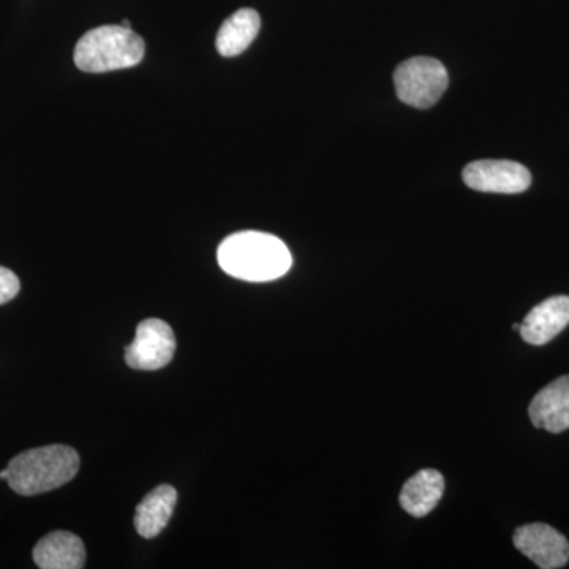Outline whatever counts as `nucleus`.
<instances>
[{"mask_svg": "<svg viewBox=\"0 0 569 569\" xmlns=\"http://www.w3.org/2000/svg\"><path fill=\"white\" fill-rule=\"evenodd\" d=\"M9 486L20 496L32 497L50 492L70 482L80 470V456L63 445L29 449L11 459Z\"/></svg>", "mask_w": 569, "mask_h": 569, "instance_id": "obj_2", "label": "nucleus"}, {"mask_svg": "<svg viewBox=\"0 0 569 569\" xmlns=\"http://www.w3.org/2000/svg\"><path fill=\"white\" fill-rule=\"evenodd\" d=\"M569 325V296H552L533 307L520 325V336L535 347L546 346Z\"/></svg>", "mask_w": 569, "mask_h": 569, "instance_id": "obj_8", "label": "nucleus"}, {"mask_svg": "<svg viewBox=\"0 0 569 569\" xmlns=\"http://www.w3.org/2000/svg\"><path fill=\"white\" fill-rule=\"evenodd\" d=\"M0 479H3V481H7V479H9V470H2L0 471Z\"/></svg>", "mask_w": 569, "mask_h": 569, "instance_id": "obj_15", "label": "nucleus"}, {"mask_svg": "<svg viewBox=\"0 0 569 569\" xmlns=\"http://www.w3.org/2000/svg\"><path fill=\"white\" fill-rule=\"evenodd\" d=\"M32 556L41 569H80L86 563L84 545L70 531H52L41 538Z\"/></svg>", "mask_w": 569, "mask_h": 569, "instance_id": "obj_10", "label": "nucleus"}, {"mask_svg": "<svg viewBox=\"0 0 569 569\" xmlns=\"http://www.w3.org/2000/svg\"><path fill=\"white\" fill-rule=\"evenodd\" d=\"M443 492V475L432 468H426V470L418 471L403 485L402 492H400V505L408 515L415 516V518H425L436 509Z\"/></svg>", "mask_w": 569, "mask_h": 569, "instance_id": "obj_11", "label": "nucleus"}, {"mask_svg": "<svg viewBox=\"0 0 569 569\" xmlns=\"http://www.w3.org/2000/svg\"><path fill=\"white\" fill-rule=\"evenodd\" d=\"M260 14L252 9H241L231 14L223 22L219 33H217V51L223 58H234L241 54L252 44L260 32Z\"/></svg>", "mask_w": 569, "mask_h": 569, "instance_id": "obj_13", "label": "nucleus"}, {"mask_svg": "<svg viewBox=\"0 0 569 569\" xmlns=\"http://www.w3.org/2000/svg\"><path fill=\"white\" fill-rule=\"evenodd\" d=\"M400 102L427 110L441 99L448 89L447 67L432 58H413L400 63L395 73Z\"/></svg>", "mask_w": 569, "mask_h": 569, "instance_id": "obj_4", "label": "nucleus"}, {"mask_svg": "<svg viewBox=\"0 0 569 569\" xmlns=\"http://www.w3.org/2000/svg\"><path fill=\"white\" fill-rule=\"evenodd\" d=\"M121 26H122V28H126V29H132V24H130V21H127V20H123L121 22Z\"/></svg>", "mask_w": 569, "mask_h": 569, "instance_id": "obj_16", "label": "nucleus"}, {"mask_svg": "<svg viewBox=\"0 0 569 569\" xmlns=\"http://www.w3.org/2000/svg\"><path fill=\"white\" fill-rule=\"evenodd\" d=\"M512 329H515V331H519V329H520V325H518V323L512 325Z\"/></svg>", "mask_w": 569, "mask_h": 569, "instance_id": "obj_17", "label": "nucleus"}, {"mask_svg": "<svg viewBox=\"0 0 569 569\" xmlns=\"http://www.w3.org/2000/svg\"><path fill=\"white\" fill-rule=\"evenodd\" d=\"M516 549L542 569L563 568L569 560L568 539L548 526V523H529L515 531Z\"/></svg>", "mask_w": 569, "mask_h": 569, "instance_id": "obj_7", "label": "nucleus"}, {"mask_svg": "<svg viewBox=\"0 0 569 569\" xmlns=\"http://www.w3.org/2000/svg\"><path fill=\"white\" fill-rule=\"evenodd\" d=\"M20 279L10 269L0 266V306L7 305L20 293Z\"/></svg>", "mask_w": 569, "mask_h": 569, "instance_id": "obj_14", "label": "nucleus"}, {"mask_svg": "<svg viewBox=\"0 0 569 569\" xmlns=\"http://www.w3.org/2000/svg\"><path fill=\"white\" fill-rule=\"evenodd\" d=\"M178 503V492L171 486L162 485L142 498L134 515V529L142 538L151 539L162 533L170 522Z\"/></svg>", "mask_w": 569, "mask_h": 569, "instance_id": "obj_12", "label": "nucleus"}, {"mask_svg": "<svg viewBox=\"0 0 569 569\" xmlns=\"http://www.w3.org/2000/svg\"><path fill=\"white\" fill-rule=\"evenodd\" d=\"M174 353L173 329L164 321L151 318L138 325L133 342L126 348V362L132 369L153 372L170 365Z\"/></svg>", "mask_w": 569, "mask_h": 569, "instance_id": "obj_5", "label": "nucleus"}, {"mask_svg": "<svg viewBox=\"0 0 569 569\" xmlns=\"http://www.w3.org/2000/svg\"><path fill=\"white\" fill-rule=\"evenodd\" d=\"M220 268L246 282H271L290 271V250L276 236L241 231L228 236L217 250Z\"/></svg>", "mask_w": 569, "mask_h": 569, "instance_id": "obj_1", "label": "nucleus"}, {"mask_svg": "<svg viewBox=\"0 0 569 569\" xmlns=\"http://www.w3.org/2000/svg\"><path fill=\"white\" fill-rule=\"evenodd\" d=\"M462 178L470 189L488 193H522L531 183L530 171L511 160H479L463 168Z\"/></svg>", "mask_w": 569, "mask_h": 569, "instance_id": "obj_6", "label": "nucleus"}, {"mask_svg": "<svg viewBox=\"0 0 569 569\" xmlns=\"http://www.w3.org/2000/svg\"><path fill=\"white\" fill-rule=\"evenodd\" d=\"M144 41L132 29L100 26L81 37L74 48V63L86 73L130 69L144 58Z\"/></svg>", "mask_w": 569, "mask_h": 569, "instance_id": "obj_3", "label": "nucleus"}, {"mask_svg": "<svg viewBox=\"0 0 569 569\" xmlns=\"http://www.w3.org/2000/svg\"><path fill=\"white\" fill-rule=\"evenodd\" d=\"M529 415L535 427L550 433L569 429V376L542 388L531 400Z\"/></svg>", "mask_w": 569, "mask_h": 569, "instance_id": "obj_9", "label": "nucleus"}]
</instances>
